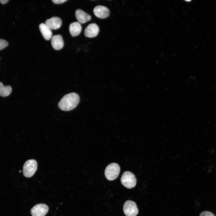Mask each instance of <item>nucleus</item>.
Segmentation results:
<instances>
[{
	"mask_svg": "<svg viewBox=\"0 0 216 216\" xmlns=\"http://www.w3.org/2000/svg\"><path fill=\"white\" fill-rule=\"evenodd\" d=\"M80 98L79 95L72 92L64 95L59 102V108L64 111H69L76 107L80 102Z\"/></svg>",
	"mask_w": 216,
	"mask_h": 216,
	"instance_id": "1",
	"label": "nucleus"
},
{
	"mask_svg": "<svg viewBox=\"0 0 216 216\" xmlns=\"http://www.w3.org/2000/svg\"><path fill=\"white\" fill-rule=\"evenodd\" d=\"M121 181L124 186L129 189L134 187L136 183L135 176L134 174L129 171L124 172L121 177Z\"/></svg>",
	"mask_w": 216,
	"mask_h": 216,
	"instance_id": "2",
	"label": "nucleus"
},
{
	"mask_svg": "<svg viewBox=\"0 0 216 216\" xmlns=\"http://www.w3.org/2000/svg\"><path fill=\"white\" fill-rule=\"evenodd\" d=\"M120 167L117 164L113 163L108 165L105 171V175L106 178L109 180H113L118 176Z\"/></svg>",
	"mask_w": 216,
	"mask_h": 216,
	"instance_id": "3",
	"label": "nucleus"
},
{
	"mask_svg": "<svg viewBox=\"0 0 216 216\" xmlns=\"http://www.w3.org/2000/svg\"><path fill=\"white\" fill-rule=\"evenodd\" d=\"M37 168V161L34 159H30L24 163L23 172L24 176L27 178L32 176L36 171Z\"/></svg>",
	"mask_w": 216,
	"mask_h": 216,
	"instance_id": "4",
	"label": "nucleus"
},
{
	"mask_svg": "<svg viewBox=\"0 0 216 216\" xmlns=\"http://www.w3.org/2000/svg\"><path fill=\"white\" fill-rule=\"evenodd\" d=\"M123 210L126 216H136L139 212L136 204L131 200H127L125 202Z\"/></svg>",
	"mask_w": 216,
	"mask_h": 216,
	"instance_id": "5",
	"label": "nucleus"
},
{
	"mask_svg": "<svg viewBox=\"0 0 216 216\" xmlns=\"http://www.w3.org/2000/svg\"><path fill=\"white\" fill-rule=\"evenodd\" d=\"M49 208L45 204L40 203L33 206L31 210L32 216H44L48 212Z\"/></svg>",
	"mask_w": 216,
	"mask_h": 216,
	"instance_id": "6",
	"label": "nucleus"
},
{
	"mask_svg": "<svg viewBox=\"0 0 216 216\" xmlns=\"http://www.w3.org/2000/svg\"><path fill=\"white\" fill-rule=\"evenodd\" d=\"M94 13L97 17L101 19L107 17L110 14V11L106 7L98 5L95 7L93 10Z\"/></svg>",
	"mask_w": 216,
	"mask_h": 216,
	"instance_id": "7",
	"label": "nucleus"
},
{
	"mask_svg": "<svg viewBox=\"0 0 216 216\" xmlns=\"http://www.w3.org/2000/svg\"><path fill=\"white\" fill-rule=\"evenodd\" d=\"M99 31V27L94 23L88 25L85 28L84 34L86 37L92 38L96 36Z\"/></svg>",
	"mask_w": 216,
	"mask_h": 216,
	"instance_id": "8",
	"label": "nucleus"
},
{
	"mask_svg": "<svg viewBox=\"0 0 216 216\" xmlns=\"http://www.w3.org/2000/svg\"><path fill=\"white\" fill-rule=\"evenodd\" d=\"M45 24L51 29L55 30L60 27L62 24V21L58 17H53L46 20Z\"/></svg>",
	"mask_w": 216,
	"mask_h": 216,
	"instance_id": "9",
	"label": "nucleus"
},
{
	"mask_svg": "<svg viewBox=\"0 0 216 216\" xmlns=\"http://www.w3.org/2000/svg\"><path fill=\"white\" fill-rule=\"evenodd\" d=\"M51 44L55 50H59L62 49L64 46V43L61 35L58 34L53 36L51 38Z\"/></svg>",
	"mask_w": 216,
	"mask_h": 216,
	"instance_id": "10",
	"label": "nucleus"
},
{
	"mask_svg": "<svg viewBox=\"0 0 216 216\" xmlns=\"http://www.w3.org/2000/svg\"><path fill=\"white\" fill-rule=\"evenodd\" d=\"M75 15L78 22L80 23H85L91 19L90 15L80 9L76 10Z\"/></svg>",
	"mask_w": 216,
	"mask_h": 216,
	"instance_id": "11",
	"label": "nucleus"
},
{
	"mask_svg": "<svg viewBox=\"0 0 216 216\" xmlns=\"http://www.w3.org/2000/svg\"><path fill=\"white\" fill-rule=\"evenodd\" d=\"M40 32L44 37L46 40H49L52 37V33L51 29L44 23H41L39 26Z\"/></svg>",
	"mask_w": 216,
	"mask_h": 216,
	"instance_id": "12",
	"label": "nucleus"
},
{
	"mask_svg": "<svg viewBox=\"0 0 216 216\" xmlns=\"http://www.w3.org/2000/svg\"><path fill=\"white\" fill-rule=\"evenodd\" d=\"M82 26L78 22L72 23L69 26V29L71 35L75 37L78 35L82 30Z\"/></svg>",
	"mask_w": 216,
	"mask_h": 216,
	"instance_id": "13",
	"label": "nucleus"
},
{
	"mask_svg": "<svg viewBox=\"0 0 216 216\" xmlns=\"http://www.w3.org/2000/svg\"><path fill=\"white\" fill-rule=\"evenodd\" d=\"M12 88L9 85L4 86L3 83L0 82V96L6 97L9 95L12 92Z\"/></svg>",
	"mask_w": 216,
	"mask_h": 216,
	"instance_id": "14",
	"label": "nucleus"
},
{
	"mask_svg": "<svg viewBox=\"0 0 216 216\" xmlns=\"http://www.w3.org/2000/svg\"><path fill=\"white\" fill-rule=\"evenodd\" d=\"M8 45V43L6 40L0 39V50L6 47Z\"/></svg>",
	"mask_w": 216,
	"mask_h": 216,
	"instance_id": "15",
	"label": "nucleus"
},
{
	"mask_svg": "<svg viewBox=\"0 0 216 216\" xmlns=\"http://www.w3.org/2000/svg\"><path fill=\"white\" fill-rule=\"evenodd\" d=\"M200 216H216L211 212L208 211H204L202 212Z\"/></svg>",
	"mask_w": 216,
	"mask_h": 216,
	"instance_id": "16",
	"label": "nucleus"
},
{
	"mask_svg": "<svg viewBox=\"0 0 216 216\" xmlns=\"http://www.w3.org/2000/svg\"><path fill=\"white\" fill-rule=\"evenodd\" d=\"M67 1V0H52V1L56 4H61Z\"/></svg>",
	"mask_w": 216,
	"mask_h": 216,
	"instance_id": "17",
	"label": "nucleus"
},
{
	"mask_svg": "<svg viewBox=\"0 0 216 216\" xmlns=\"http://www.w3.org/2000/svg\"><path fill=\"white\" fill-rule=\"evenodd\" d=\"M9 0H1L0 2L1 4H4L6 3Z\"/></svg>",
	"mask_w": 216,
	"mask_h": 216,
	"instance_id": "18",
	"label": "nucleus"
}]
</instances>
